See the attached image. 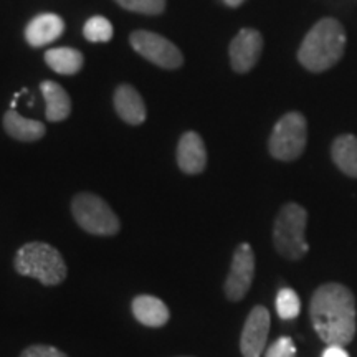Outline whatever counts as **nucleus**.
I'll use <instances>...</instances> for the list:
<instances>
[{"label": "nucleus", "mask_w": 357, "mask_h": 357, "mask_svg": "<svg viewBox=\"0 0 357 357\" xmlns=\"http://www.w3.org/2000/svg\"><path fill=\"white\" fill-rule=\"evenodd\" d=\"M13 266L19 275L38 280L45 287H55L66 278V265L61 253L43 242H30L20 247Z\"/></svg>", "instance_id": "nucleus-3"}, {"label": "nucleus", "mask_w": 357, "mask_h": 357, "mask_svg": "<svg viewBox=\"0 0 357 357\" xmlns=\"http://www.w3.org/2000/svg\"><path fill=\"white\" fill-rule=\"evenodd\" d=\"M45 61L53 71L60 75H75L82 70L84 58L75 48H52L45 53Z\"/></svg>", "instance_id": "nucleus-18"}, {"label": "nucleus", "mask_w": 357, "mask_h": 357, "mask_svg": "<svg viewBox=\"0 0 357 357\" xmlns=\"http://www.w3.org/2000/svg\"><path fill=\"white\" fill-rule=\"evenodd\" d=\"M301 311V301L296 291L291 288L280 289L276 296V312L281 319H294L298 318Z\"/></svg>", "instance_id": "nucleus-20"}, {"label": "nucleus", "mask_w": 357, "mask_h": 357, "mask_svg": "<svg viewBox=\"0 0 357 357\" xmlns=\"http://www.w3.org/2000/svg\"><path fill=\"white\" fill-rule=\"evenodd\" d=\"M71 213L84 231L98 236L116 235L121 229V223L113 208L95 194L75 195L71 200Z\"/></svg>", "instance_id": "nucleus-5"}, {"label": "nucleus", "mask_w": 357, "mask_h": 357, "mask_svg": "<svg viewBox=\"0 0 357 357\" xmlns=\"http://www.w3.org/2000/svg\"><path fill=\"white\" fill-rule=\"evenodd\" d=\"M3 128H6L8 136L24 142L42 139L45 136V131H47L43 123L24 118V116L17 113L15 109L7 111L6 116H3Z\"/></svg>", "instance_id": "nucleus-15"}, {"label": "nucleus", "mask_w": 357, "mask_h": 357, "mask_svg": "<svg viewBox=\"0 0 357 357\" xmlns=\"http://www.w3.org/2000/svg\"><path fill=\"white\" fill-rule=\"evenodd\" d=\"M307 141L306 118L301 113H288L275 124L268 149L275 159L291 162L305 153Z\"/></svg>", "instance_id": "nucleus-6"}, {"label": "nucleus", "mask_w": 357, "mask_h": 357, "mask_svg": "<svg viewBox=\"0 0 357 357\" xmlns=\"http://www.w3.org/2000/svg\"><path fill=\"white\" fill-rule=\"evenodd\" d=\"M331 155L334 164L342 171L346 176L357 178V137L352 134L339 136L333 142Z\"/></svg>", "instance_id": "nucleus-17"}, {"label": "nucleus", "mask_w": 357, "mask_h": 357, "mask_svg": "<svg viewBox=\"0 0 357 357\" xmlns=\"http://www.w3.org/2000/svg\"><path fill=\"white\" fill-rule=\"evenodd\" d=\"M20 357H68L65 352L53 346H45V344H33L22 352Z\"/></svg>", "instance_id": "nucleus-23"}, {"label": "nucleus", "mask_w": 357, "mask_h": 357, "mask_svg": "<svg viewBox=\"0 0 357 357\" xmlns=\"http://www.w3.org/2000/svg\"><path fill=\"white\" fill-rule=\"evenodd\" d=\"M123 8L146 15H158L166 8V0H116Z\"/></svg>", "instance_id": "nucleus-21"}, {"label": "nucleus", "mask_w": 357, "mask_h": 357, "mask_svg": "<svg viewBox=\"0 0 357 357\" xmlns=\"http://www.w3.org/2000/svg\"><path fill=\"white\" fill-rule=\"evenodd\" d=\"M310 318L314 331L326 344H349L357 329L354 294L344 284H323L311 298Z\"/></svg>", "instance_id": "nucleus-1"}, {"label": "nucleus", "mask_w": 357, "mask_h": 357, "mask_svg": "<svg viewBox=\"0 0 357 357\" xmlns=\"http://www.w3.org/2000/svg\"><path fill=\"white\" fill-rule=\"evenodd\" d=\"M177 164L185 174H200L207 166V151L202 137L189 131L181 137L177 144Z\"/></svg>", "instance_id": "nucleus-11"}, {"label": "nucleus", "mask_w": 357, "mask_h": 357, "mask_svg": "<svg viewBox=\"0 0 357 357\" xmlns=\"http://www.w3.org/2000/svg\"><path fill=\"white\" fill-rule=\"evenodd\" d=\"M323 357H349V352L344 349V346H328L323 352Z\"/></svg>", "instance_id": "nucleus-24"}, {"label": "nucleus", "mask_w": 357, "mask_h": 357, "mask_svg": "<svg viewBox=\"0 0 357 357\" xmlns=\"http://www.w3.org/2000/svg\"><path fill=\"white\" fill-rule=\"evenodd\" d=\"M307 212L298 204L281 207L273 227V243L276 252L287 260H301L310 252L306 242Z\"/></svg>", "instance_id": "nucleus-4"}, {"label": "nucleus", "mask_w": 357, "mask_h": 357, "mask_svg": "<svg viewBox=\"0 0 357 357\" xmlns=\"http://www.w3.org/2000/svg\"><path fill=\"white\" fill-rule=\"evenodd\" d=\"M346 32L334 19L319 20L303 40L298 60L312 73L333 68L344 55Z\"/></svg>", "instance_id": "nucleus-2"}, {"label": "nucleus", "mask_w": 357, "mask_h": 357, "mask_svg": "<svg viewBox=\"0 0 357 357\" xmlns=\"http://www.w3.org/2000/svg\"><path fill=\"white\" fill-rule=\"evenodd\" d=\"M40 89H42L45 102H47L48 121H65L71 113V101L68 93L55 82H43L40 84Z\"/></svg>", "instance_id": "nucleus-16"}, {"label": "nucleus", "mask_w": 357, "mask_h": 357, "mask_svg": "<svg viewBox=\"0 0 357 357\" xmlns=\"http://www.w3.org/2000/svg\"><path fill=\"white\" fill-rule=\"evenodd\" d=\"M253 276H255V253H253V248L248 243L238 245L234 252L229 276H227L225 287H223L227 298L230 301L243 300L245 294L252 287Z\"/></svg>", "instance_id": "nucleus-8"}, {"label": "nucleus", "mask_w": 357, "mask_h": 357, "mask_svg": "<svg viewBox=\"0 0 357 357\" xmlns=\"http://www.w3.org/2000/svg\"><path fill=\"white\" fill-rule=\"evenodd\" d=\"M263 37L258 30L243 29L230 43V63L238 73H247L260 60Z\"/></svg>", "instance_id": "nucleus-10"}, {"label": "nucleus", "mask_w": 357, "mask_h": 357, "mask_svg": "<svg viewBox=\"0 0 357 357\" xmlns=\"http://www.w3.org/2000/svg\"><path fill=\"white\" fill-rule=\"evenodd\" d=\"M223 2H225L229 7H238L242 6L245 0H223Z\"/></svg>", "instance_id": "nucleus-25"}, {"label": "nucleus", "mask_w": 357, "mask_h": 357, "mask_svg": "<svg viewBox=\"0 0 357 357\" xmlns=\"http://www.w3.org/2000/svg\"><path fill=\"white\" fill-rule=\"evenodd\" d=\"M83 35L88 42L93 43H105L109 42L111 37H113V25L108 19L105 17H91L86 24H84Z\"/></svg>", "instance_id": "nucleus-19"}, {"label": "nucleus", "mask_w": 357, "mask_h": 357, "mask_svg": "<svg viewBox=\"0 0 357 357\" xmlns=\"http://www.w3.org/2000/svg\"><path fill=\"white\" fill-rule=\"evenodd\" d=\"M265 357H296V347L291 337L283 336L268 347Z\"/></svg>", "instance_id": "nucleus-22"}, {"label": "nucleus", "mask_w": 357, "mask_h": 357, "mask_svg": "<svg viewBox=\"0 0 357 357\" xmlns=\"http://www.w3.org/2000/svg\"><path fill=\"white\" fill-rule=\"evenodd\" d=\"M132 314L141 324L149 328H160L169 321V307L166 303L151 294H141L132 300Z\"/></svg>", "instance_id": "nucleus-14"}, {"label": "nucleus", "mask_w": 357, "mask_h": 357, "mask_svg": "<svg viewBox=\"0 0 357 357\" xmlns=\"http://www.w3.org/2000/svg\"><path fill=\"white\" fill-rule=\"evenodd\" d=\"M114 108L123 121L142 124L146 121V106L139 93L131 84H121L114 93Z\"/></svg>", "instance_id": "nucleus-13"}, {"label": "nucleus", "mask_w": 357, "mask_h": 357, "mask_svg": "<svg viewBox=\"0 0 357 357\" xmlns=\"http://www.w3.org/2000/svg\"><path fill=\"white\" fill-rule=\"evenodd\" d=\"M65 32V22L55 13H42L26 25L25 38L32 47H45Z\"/></svg>", "instance_id": "nucleus-12"}, {"label": "nucleus", "mask_w": 357, "mask_h": 357, "mask_svg": "<svg viewBox=\"0 0 357 357\" xmlns=\"http://www.w3.org/2000/svg\"><path fill=\"white\" fill-rule=\"evenodd\" d=\"M270 333V311L265 306H255L245 321L240 349L243 357H260L265 351Z\"/></svg>", "instance_id": "nucleus-9"}, {"label": "nucleus", "mask_w": 357, "mask_h": 357, "mask_svg": "<svg viewBox=\"0 0 357 357\" xmlns=\"http://www.w3.org/2000/svg\"><path fill=\"white\" fill-rule=\"evenodd\" d=\"M129 42L141 56H144L147 61L160 66V68L176 70L184 61V56L176 45L158 33L137 30V32L131 33Z\"/></svg>", "instance_id": "nucleus-7"}]
</instances>
